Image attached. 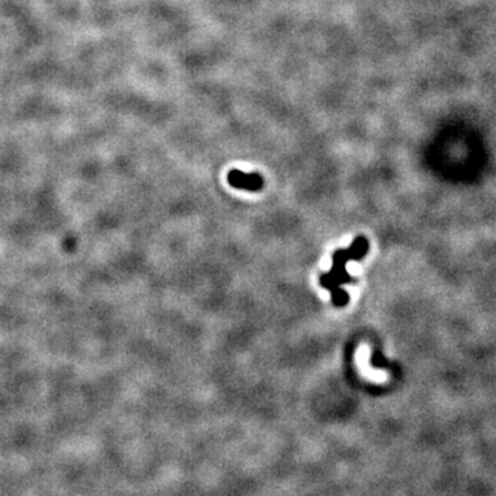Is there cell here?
<instances>
[{"mask_svg": "<svg viewBox=\"0 0 496 496\" xmlns=\"http://www.w3.org/2000/svg\"><path fill=\"white\" fill-rule=\"evenodd\" d=\"M370 244L364 236H358L347 250H337L333 255V268L328 273L320 276V284L331 293L333 303L338 307H343L349 302V293L342 288L343 284L354 283V279L346 270V263L349 261H361L368 252Z\"/></svg>", "mask_w": 496, "mask_h": 496, "instance_id": "cell-1", "label": "cell"}, {"mask_svg": "<svg viewBox=\"0 0 496 496\" xmlns=\"http://www.w3.org/2000/svg\"><path fill=\"white\" fill-rule=\"evenodd\" d=\"M228 182L236 189L258 192L262 189L263 178L258 173H243L240 170H232L228 175Z\"/></svg>", "mask_w": 496, "mask_h": 496, "instance_id": "cell-2", "label": "cell"}]
</instances>
